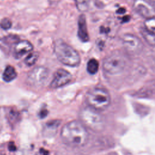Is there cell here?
Here are the masks:
<instances>
[{
	"label": "cell",
	"instance_id": "23",
	"mask_svg": "<svg viewBox=\"0 0 155 155\" xmlns=\"http://www.w3.org/2000/svg\"><path fill=\"white\" fill-rule=\"evenodd\" d=\"M47 114H48V111H47V110H46V109H42V110L40 111L39 114V117H40L41 118H44V117H45L47 116Z\"/></svg>",
	"mask_w": 155,
	"mask_h": 155
},
{
	"label": "cell",
	"instance_id": "5",
	"mask_svg": "<svg viewBox=\"0 0 155 155\" xmlns=\"http://www.w3.org/2000/svg\"><path fill=\"white\" fill-rule=\"evenodd\" d=\"M127 61L125 56L117 51L107 56L103 62V68L105 72L110 74L120 73L126 66Z\"/></svg>",
	"mask_w": 155,
	"mask_h": 155
},
{
	"label": "cell",
	"instance_id": "2",
	"mask_svg": "<svg viewBox=\"0 0 155 155\" xmlns=\"http://www.w3.org/2000/svg\"><path fill=\"white\" fill-rule=\"evenodd\" d=\"M54 52L58 60L67 66L76 67L80 63L81 58L78 52L61 39L54 43Z\"/></svg>",
	"mask_w": 155,
	"mask_h": 155
},
{
	"label": "cell",
	"instance_id": "10",
	"mask_svg": "<svg viewBox=\"0 0 155 155\" xmlns=\"http://www.w3.org/2000/svg\"><path fill=\"white\" fill-rule=\"evenodd\" d=\"M33 48L31 43L27 40L18 41L16 43L14 48V56L19 59L25 54L30 52Z\"/></svg>",
	"mask_w": 155,
	"mask_h": 155
},
{
	"label": "cell",
	"instance_id": "24",
	"mask_svg": "<svg viewBox=\"0 0 155 155\" xmlns=\"http://www.w3.org/2000/svg\"><path fill=\"white\" fill-rule=\"evenodd\" d=\"M125 12V9L124 8H119L117 11V13H119V14H122V13H124Z\"/></svg>",
	"mask_w": 155,
	"mask_h": 155
},
{
	"label": "cell",
	"instance_id": "17",
	"mask_svg": "<svg viewBox=\"0 0 155 155\" xmlns=\"http://www.w3.org/2000/svg\"><path fill=\"white\" fill-rule=\"evenodd\" d=\"M77 8L81 12H87L89 8L90 0H74Z\"/></svg>",
	"mask_w": 155,
	"mask_h": 155
},
{
	"label": "cell",
	"instance_id": "11",
	"mask_svg": "<svg viewBox=\"0 0 155 155\" xmlns=\"http://www.w3.org/2000/svg\"><path fill=\"white\" fill-rule=\"evenodd\" d=\"M78 35L79 38L82 42H87L89 41V36L87 31L85 16L82 14L78 19Z\"/></svg>",
	"mask_w": 155,
	"mask_h": 155
},
{
	"label": "cell",
	"instance_id": "18",
	"mask_svg": "<svg viewBox=\"0 0 155 155\" xmlns=\"http://www.w3.org/2000/svg\"><path fill=\"white\" fill-rule=\"evenodd\" d=\"M145 28L148 31L154 33L155 31V19L154 18L146 19L144 22Z\"/></svg>",
	"mask_w": 155,
	"mask_h": 155
},
{
	"label": "cell",
	"instance_id": "3",
	"mask_svg": "<svg viewBox=\"0 0 155 155\" xmlns=\"http://www.w3.org/2000/svg\"><path fill=\"white\" fill-rule=\"evenodd\" d=\"M81 122L88 129L95 131H102L105 127L104 117L96 110L87 107L82 108L79 112Z\"/></svg>",
	"mask_w": 155,
	"mask_h": 155
},
{
	"label": "cell",
	"instance_id": "8",
	"mask_svg": "<svg viewBox=\"0 0 155 155\" xmlns=\"http://www.w3.org/2000/svg\"><path fill=\"white\" fill-rule=\"evenodd\" d=\"M133 7L134 10L143 18H154V7L150 0H134Z\"/></svg>",
	"mask_w": 155,
	"mask_h": 155
},
{
	"label": "cell",
	"instance_id": "26",
	"mask_svg": "<svg viewBox=\"0 0 155 155\" xmlns=\"http://www.w3.org/2000/svg\"><path fill=\"white\" fill-rule=\"evenodd\" d=\"M49 2L50 4H53L54 5V4H57L59 2V0H49Z\"/></svg>",
	"mask_w": 155,
	"mask_h": 155
},
{
	"label": "cell",
	"instance_id": "12",
	"mask_svg": "<svg viewBox=\"0 0 155 155\" xmlns=\"http://www.w3.org/2000/svg\"><path fill=\"white\" fill-rule=\"evenodd\" d=\"M60 123L61 121L58 120H51L47 122L44 125L43 129V134L47 137L54 136L57 132V130L60 125Z\"/></svg>",
	"mask_w": 155,
	"mask_h": 155
},
{
	"label": "cell",
	"instance_id": "20",
	"mask_svg": "<svg viewBox=\"0 0 155 155\" xmlns=\"http://www.w3.org/2000/svg\"><path fill=\"white\" fill-rule=\"evenodd\" d=\"M12 23L8 18H4L0 22V27L4 30H8L11 28Z\"/></svg>",
	"mask_w": 155,
	"mask_h": 155
},
{
	"label": "cell",
	"instance_id": "16",
	"mask_svg": "<svg viewBox=\"0 0 155 155\" xmlns=\"http://www.w3.org/2000/svg\"><path fill=\"white\" fill-rule=\"evenodd\" d=\"M39 58V53L37 51L30 53L25 59L24 62L27 66H31L35 64Z\"/></svg>",
	"mask_w": 155,
	"mask_h": 155
},
{
	"label": "cell",
	"instance_id": "6",
	"mask_svg": "<svg viewBox=\"0 0 155 155\" xmlns=\"http://www.w3.org/2000/svg\"><path fill=\"white\" fill-rule=\"evenodd\" d=\"M48 70L43 66H38L31 70L27 76V82L31 86L39 87L43 85L48 77Z\"/></svg>",
	"mask_w": 155,
	"mask_h": 155
},
{
	"label": "cell",
	"instance_id": "15",
	"mask_svg": "<svg viewBox=\"0 0 155 155\" xmlns=\"http://www.w3.org/2000/svg\"><path fill=\"white\" fill-rule=\"evenodd\" d=\"M99 69V62L95 59H91L87 65V70L91 74H96Z\"/></svg>",
	"mask_w": 155,
	"mask_h": 155
},
{
	"label": "cell",
	"instance_id": "13",
	"mask_svg": "<svg viewBox=\"0 0 155 155\" xmlns=\"http://www.w3.org/2000/svg\"><path fill=\"white\" fill-rule=\"evenodd\" d=\"M16 76L17 73L15 68L11 65L7 66L2 74L3 80L7 82H10L14 80Z\"/></svg>",
	"mask_w": 155,
	"mask_h": 155
},
{
	"label": "cell",
	"instance_id": "21",
	"mask_svg": "<svg viewBox=\"0 0 155 155\" xmlns=\"http://www.w3.org/2000/svg\"><path fill=\"white\" fill-rule=\"evenodd\" d=\"M19 116L18 112L16 111H13L12 110L10 112V114H9V118H10V120H11L12 122H13L14 119H16V120H18V117Z\"/></svg>",
	"mask_w": 155,
	"mask_h": 155
},
{
	"label": "cell",
	"instance_id": "22",
	"mask_svg": "<svg viewBox=\"0 0 155 155\" xmlns=\"http://www.w3.org/2000/svg\"><path fill=\"white\" fill-rule=\"evenodd\" d=\"M8 149L10 151H15L16 150V147L13 142H10L8 145Z\"/></svg>",
	"mask_w": 155,
	"mask_h": 155
},
{
	"label": "cell",
	"instance_id": "1",
	"mask_svg": "<svg viewBox=\"0 0 155 155\" xmlns=\"http://www.w3.org/2000/svg\"><path fill=\"white\" fill-rule=\"evenodd\" d=\"M63 142L71 147L84 146L88 139L86 127L79 121L72 120L65 124L61 131Z\"/></svg>",
	"mask_w": 155,
	"mask_h": 155
},
{
	"label": "cell",
	"instance_id": "14",
	"mask_svg": "<svg viewBox=\"0 0 155 155\" xmlns=\"http://www.w3.org/2000/svg\"><path fill=\"white\" fill-rule=\"evenodd\" d=\"M141 34L143 36V38L145 39V40L148 42V44L154 47L155 44V40H154V33H151L147 30L145 28H142L140 30Z\"/></svg>",
	"mask_w": 155,
	"mask_h": 155
},
{
	"label": "cell",
	"instance_id": "25",
	"mask_svg": "<svg viewBox=\"0 0 155 155\" xmlns=\"http://www.w3.org/2000/svg\"><path fill=\"white\" fill-rule=\"evenodd\" d=\"M130 19V16H125L123 17V18H122V21H123V22H126L129 21Z\"/></svg>",
	"mask_w": 155,
	"mask_h": 155
},
{
	"label": "cell",
	"instance_id": "27",
	"mask_svg": "<svg viewBox=\"0 0 155 155\" xmlns=\"http://www.w3.org/2000/svg\"><path fill=\"white\" fill-rule=\"evenodd\" d=\"M40 151L42 152V153H44V154H48V152L47 151H46V150H43V149H41Z\"/></svg>",
	"mask_w": 155,
	"mask_h": 155
},
{
	"label": "cell",
	"instance_id": "9",
	"mask_svg": "<svg viewBox=\"0 0 155 155\" xmlns=\"http://www.w3.org/2000/svg\"><path fill=\"white\" fill-rule=\"evenodd\" d=\"M72 79L71 74L66 70L60 68L54 73L53 80L50 83V87L57 88L67 84Z\"/></svg>",
	"mask_w": 155,
	"mask_h": 155
},
{
	"label": "cell",
	"instance_id": "19",
	"mask_svg": "<svg viewBox=\"0 0 155 155\" xmlns=\"http://www.w3.org/2000/svg\"><path fill=\"white\" fill-rule=\"evenodd\" d=\"M18 39V38L17 36L10 35H8V36H7L3 38L2 39V41L4 43H5V44L9 45V44L16 43Z\"/></svg>",
	"mask_w": 155,
	"mask_h": 155
},
{
	"label": "cell",
	"instance_id": "4",
	"mask_svg": "<svg viewBox=\"0 0 155 155\" xmlns=\"http://www.w3.org/2000/svg\"><path fill=\"white\" fill-rule=\"evenodd\" d=\"M86 100L89 107L97 111L105 110L111 102V97L108 92L104 88L97 87L88 91Z\"/></svg>",
	"mask_w": 155,
	"mask_h": 155
},
{
	"label": "cell",
	"instance_id": "7",
	"mask_svg": "<svg viewBox=\"0 0 155 155\" xmlns=\"http://www.w3.org/2000/svg\"><path fill=\"white\" fill-rule=\"evenodd\" d=\"M122 41L125 50L131 54H139L143 49V45L140 39L132 34L124 35Z\"/></svg>",
	"mask_w": 155,
	"mask_h": 155
}]
</instances>
